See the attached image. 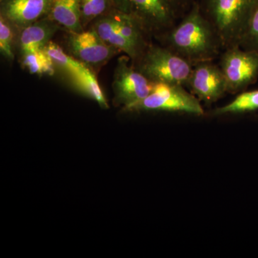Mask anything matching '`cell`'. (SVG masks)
<instances>
[{
	"mask_svg": "<svg viewBox=\"0 0 258 258\" xmlns=\"http://www.w3.org/2000/svg\"><path fill=\"white\" fill-rule=\"evenodd\" d=\"M227 83V93L244 91L258 79V52L238 45L225 49L219 62Z\"/></svg>",
	"mask_w": 258,
	"mask_h": 258,
	"instance_id": "obj_6",
	"label": "cell"
},
{
	"mask_svg": "<svg viewBox=\"0 0 258 258\" xmlns=\"http://www.w3.org/2000/svg\"><path fill=\"white\" fill-rule=\"evenodd\" d=\"M150 94L142 101L128 107L125 111L179 112L203 115L205 113L201 101L187 92L184 86L154 83Z\"/></svg>",
	"mask_w": 258,
	"mask_h": 258,
	"instance_id": "obj_5",
	"label": "cell"
},
{
	"mask_svg": "<svg viewBox=\"0 0 258 258\" xmlns=\"http://www.w3.org/2000/svg\"><path fill=\"white\" fill-rule=\"evenodd\" d=\"M22 55L23 64L30 74L40 76H53L55 74V64L44 49L25 52Z\"/></svg>",
	"mask_w": 258,
	"mask_h": 258,
	"instance_id": "obj_16",
	"label": "cell"
},
{
	"mask_svg": "<svg viewBox=\"0 0 258 258\" xmlns=\"http://www.w3.org/2000/svg\"><path fill=\"white\" fill-rule=\"evenodd\" d=\"M43 49L47 55L50 56L56 67L66 71L70 76L82 74L89 70L87 66L81 61L64 52L63 50L55 42H49Z\"/></svg>",
	"mask_w": 258,
	"mask_h": 258,
	"instance_id": "obj_15",
	"label": "cell"
},
{
	"mask_svg": "<svg viewBox=\"0 0 258 258\" xmlns=\"http://www.w3.org/2000/svg\"><path fill=\"white\" fill-rule=\"evenodd\" d=\"M70 76L73 86L79 93L94 100L103 108H108V103L101 86L98 84L96 76L91 72V70L89 69L82 74Z\"/></svg>",
	"mask_w": 258,
	"mask_h": 258,
	"instance_id": "obj_14",
	"label": "cell"
},
{
	"mask_svg": "<svg viewBox=\"0 0 258 258\" xmlns=\"http://www.w3.org/2000/svg\"><path fill=\"white\" fill-rule=\"evenodd\" d=\"M13 26L0 16V52L7 60H14Z\"/></svg>",
	"mask_w": 258,
	"mask_h": 258,
	"instance_id": "obj_20",
	"label": "cell"
},
{
	"mask_svg": "<svg viewBox=\"0 0 258 258\" xmlns=\"http://www.w3.org/2000/svg\"><path fill=\"white\" fill-rule=\"evenodd\" d=\"M81 3L82 0H53L47 17L69 32H82Z\"/></svg>",
	"mask_w": 258,
	"mask_h": 258,
	"instance_id": "obj_13",
	"label": "cell"
},
{
	"mask_svg": "<svg viewBox=\"0 0 258 258\" xmlns=\"http://www.w3.org/2000/svg\"><path fill=\"white\" fill-rule=\"evenodd\" d=\"M115 10L128 15L147 32L169 31L179 10L171 0H113Z\"/></svg>",
	"mask_w": 258,
	"mask_h": 258,
	"instance_id": "obj_4",
	"label": "cell"
},
{
	"mask_svg": "<svg viewBox=\"0 0 258 258\" xmlns=\"http://www.w3.org/2000/svg\"><path fill=\"white\" fill-rule=\"evenodd\" d=\"M185 87L201 102L211 104L227 93V83L220 66L212 61L194 64Z\"/></svg>",
	"mask_w": 258,
	"mask_h": 258,
	"instance_id": "obj_8",
	"label": "cell"
},
{
	"mask_svg": "<svg viewBox=\"0 0 258 258\" xmlns=\"http://www.w3.org/2000/svg\"><path fill=\"white\" fill-rule=\"evenodd\" d=\"M138 71L153 83L185 87L194 64L167 47L148 45L137 60Z\"/></svg>",
	"mask_w": 258,
	"mask_h": 258,
	"instance_id": "obj_3",
	"label": "cell"
},
{
	"mask_svg": "<svg viewBox=\"0 0 258 258\" xmlns=\"http://www.w3.org/2000/svg\"><path fill=\"white\" fill-rule=\"evenodd\" d=\"M173 4L175 5L177 10H184L189 5H192V0H171Z\"/></svg>",
	"mask_w": 258,
	"mask_h": 258,
	"instance_id": "obj_21",
	"label": "cell"
},
{
	"mask_svg": "<svg viewBox=\"0 0 258 258\" xmlns=\"http://www.w3.org/2000/svg\"><path fill=\"white\" fill-rule=\"evenodd\" d=\"M258 0H201L204 14L221 39L224 49L237 45Z\"/></svg>",
	"mask_w": 258,
	"mask_h": 258,
	"instance_id": "obj_2",
	"label": "cell"
},
{
	"mask_svg": "<svg viewBox=\"0 0 258 258\" xmlns=\"http://www.w3.org/2000/svg\"><path fill=\"white\" fill-rule=\"evenodd\" d=\"M258 110V91H245L236 97L229 104L214 111V115L236 114Z\"/></svg>",
	"mask_w": 258,
	"mask_h": 258,
	"instance_id": "obj_17",
	"label": "cell"
},
{
	"mask_svg": "<svg viewBox=\"0 0 258 258\" xmlns=\"http://www.w3.org/2000/svg\"><path fill=\"white\" fill-rule=\"evenodd\" d=\"M53 0H0V16L21 30L47 17Z\"/></svg>",
	"mask_w": 258,
	"mask_h": 258,
	"instance_id": "obj_10",
	"label": "cell"
},
{
	"mask_svg": "<svg viewBox=\"0 0 258 258\" xmlns=\"http://www.w3.org/2000/svg\"><path fill=\"white\" fill-rule=\"evenodd\" d=\"M114 9L113 0H82L81 13L83 27Z\"/></svg>",
	"mask_w": 258,
	"mask_h": 258,
	"instance_id": "obj_18",
	"label": "cell"
},
{
	"mask_svg": "<svg viewBox=\"0 0 258 258\" xmlns=\"http://www.w3.org/2000/svg\"><path fill=\"white\" fill-rule=\"evenodd\" d=\"M68 47L75 58L86 66L101 67L119 50L103 41L93 29L88 31L69 32Z\"/></svg>",
	"mask_w": 258,
	"mask_h": 258,
	"instance_id": "obj_9",
	"label": "cell"
},
{
	"mask_svg": "<svg viewBox=\"0 0 258 258\" xmlns=\"http://www.w3.org/2000/svg\"><path fill=\"white\" fill-rule=\"evenodd\" d=\"M93 29L109 46L124 52L132 60H137L141 54L117 30L110 13L94 20Z\"/></svg>",
	"mask_w": 258,
	"mask_h": 258,
	"instance_id": "obj_12",
	"label": "cell"
},
{
	"mask_svg": "<svg viewBox=\"0 0 258 258\" xmlns=\"http://www.w3.org/2000/svg\"><path fill=\"white\" fill-rule=\"evenodd\" d=\"M58 28V24L45 17L22 29L19 37L22 54L43 49Z\"/></svg>",
	"mask_w": 258,
	"mask_h": 258,
	"instance_id": "obj_11",
	"label": "cell"
},
{
	"mask_svg": "<svg viewBox=\"0 0 258 258\" xmlns=\"http://www.w3.org/2000/svg\"><path fill=\"white\" fill-rule=\"evenodd\" d=\"M131 60L126 55L118 58L112 83L115 103L123 106V110L147 98L154 85L130 64Z\"/></svg>",
	"mask_w": 258,
	"mask_h": 258,
	"instance_id": "obj_7",
	"label": "cell"
},
{
	"mask_svg": "<svg viewBox=\"0 0 258 258\" xmlns=\"http://www.w3.org/2000/svg\"><path fill=\"white\" fill-rule=\"evenodd\" d=\"M237 45L244 50L258 52V2Z\"/></svg>",
	"mask_w": 258,
	"mask_h": 258,
	"instance_id": "obj_19",
	"label": "cell"
},
{
	"mask_svg": "<svg viewBox=\"0 0 258 258\" xmlns=\"http://www.w3.org/2000/svg\"><path fill=\"white\" fill-rule=\"evenodd\" d=\"M167 47L193 64L212 61L224 49L216 30L194 3L181 23L166 32Z\"/></svg>",
	"mask_w": 258,
	"mask_h": 258,
	"instance_id": "obj_1",
	"label": "cell"
}]
</instances>
